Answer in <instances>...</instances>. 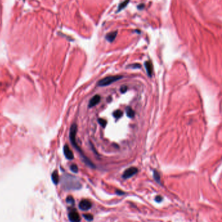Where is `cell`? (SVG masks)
<instances>
[{
  "label": "cell",
  "instance_id": "52a82bcc",
  "mask_svg": "<svg viewBox=\"0 0 222 222\" xmlns=\"http://www.w3.org/2000/svg\"><path fill=\"white\" fill-rule=\"evenodd\" d=\"M69 218L70 221H80V217L78 213L76 211H72L69 214Z\"/></svg>",
  "mask_w": 222,
  "mask_h": 222
},
{
  "label": "cell",
  "instance_id": "2e32d148",
  "mask_svg": "<svg viewBox=\"0 0 222 222\" xmlns=\"http://www.w3.org/2000/svg\"><path fill=\"white\" fill-rule=\"evenodd\" d=\"M98 121H99V123L100 124V125H101L102 127H105L107 125V121L106 120L104 119H99V120H98Z\"/></svg>",
  "mask_w": 222,
  "mask_h": 222
},
{
  "label": "cell",
  "instance_id": "277c9868",
  "mask_svg": "<svg viewBox=\"0 0 222 222\" xmlns=\"http://www.w3.org/2000/svg\"><path fill=\"white\" fill-rule=\"evenodd\" d=\"M138 171V168H136L135 167H131L130 168L125 170V171L124 172L123 175V177L124 179H129L132 177H133L134 175H136Z\"/></svg>",
  "mask_w": 222,
  "mask_h": 222
},
{
  "label": "cell",
  "instance_id": "8992f818",
  "mask_svg": "<svg viewBox=\"0 0 222 222\" xmlns=\"http://www.w3.org/2000/svg\"><path fill=\"white\" fill-rule=\"evenodd\" d=\"M63 152H64V154L66 158L71 160H73L74 158V154L72 151L71 150V149L69 148V147L67 145H65L63 147Z\"/></svg>",
  "mask_w": 222,
  "mask_h": 222
},
{
  "label": "cell",
  "instance_id": "ba28073f",
  "mask_svg": "<svg viewBox=\"0 0 222 222\" xmlns=\"http://www.w3.org/2000/svg\"><path fill=\"white\" fill-rule=\"evenodd\" d=\"M100 101V96L99 95H97L94 96L92 99L90 100L89 103V108H92L94 107L95 106H96L97 104H99Z\"/></svg>",
  "mask_w": 222,
  "mask_h": 222
},
{
  "label": "cell",
  "instance_id": "7402d4cb",
  "mask_svg": "<svg viewBox=\"0 0 222 222\" xmlns=\"http://www.w3.org/2000/svg\"><path fill=\"white\" fill-rule=\"evenodd\" d=\"M162 199H163V198H162V197H161V196H160V195L156 196V197H155V201H156L157 203L161 202V201H162Z\"/></svg>",
  "mask_w": 222,
  "mask_h": 222
},
{
  "label": "cell",
  "instance_id": "603a6c76",
  "mask_svg": "<svg viewBox=\"0 0 222 222\" xmlns=\"http://www.w3.org/2000/svg\"><path fill=\"white\" fill-rule=\"evenodd\" d=\"M144 7H145V5H144V4H140V5H138V8L139 9L141 10V9H143L144 8Z\"/></svg>",
  "mask_w": 222,
  "mask_h": 222
},
{
  "label": "cell",
  "instance_id": "9c48e42d",
  "mask_svg": "<svg viewBox=\"0 0 222 222\" xmlns=\"http://www.w3.org/2000/svg\"><path fill=\"white\" fill-rule=\"evenodd\" d=\"M145 69L147 72V74H148V76L149 77H151L152 75H153V66L151 61H146L145 63Z\"/></svg>",
  "mask_w": 222,
  "mask_h": 222
},
{
  "label": "cell",
  "instance_id": "ac0fdd59",
  "mask_svg": "<svg viewBox=\"0 0 222 222\" xmlns=\"http://www.w3.org/2000/svg\"><path fill=\"white\" fill-rule=\"evenodd\" d=\"M71 170L74 173H78V167L76 164H72L71 166Z\"/></svg>",
  "mask_w": 222,
  "mask_h": 222
},
{
  "label": "cell",
  "instance_id": "5bb4252c",
  "mask_svg": "<svg viewBox=\"0 0 222 222\" xmlns=\"http://www.w3.org/2000/svg\"><path fill=\"white\" fill-rule=\"evenodd\" d=\"M153 177L156 181L158 183H159V184H160V175L158 171H156L154 170L153 171Z\"/></svg>",
  "mask_w": 222,
  "mask_h": 222
},
{
  "label": "cell",
  "instance_id": "44dd1931",
  "mask_svg": "<svg viewBox=\"0 0 222 222\" xmlns=\"http://www.w3.org/2000/svg\"><path fill=\"white\" fill-rule=\"evenodd\" d=\"M127 89H128L127 87L123 86V87H121V92H122V93H125V92H126V91H127Z\"/></svg>",
  "mask_w": 222,
  "mask_h": 222
},
{
  "label": "cell",
  "instance_id": "cb8c5ba5",
  "mask_svg": "<svg viewBox=\"0 0 222 222\" xmlns=\"http://www.w3.org/2000/svg\"><path fill=\"white\" fill-rule=\"evenodd\" d=\"M117 194H119V195H123L125 193H124V192H120V191H117Z\"/></svg>",
  "mask_w": 222,
  "mask_h": 222
},
{
  "label": "cell",
  "instance_id": "8fae6325",
  "mask_svg": "<svg viewBox=\"0 0 222 222\" xmlns=\"http://www.w3.org/2000/svg\"><path fill=\"white\" fill-rule=\"evenodd\" d=\"M51 179L55 184H58L59 182V175L57 171H54L51 175Z\"/></svg>",
  "mask_w": 222,
  "mask_h": 222
},
{
  "label": "cell",
  "instance_id": "9a60e30c",
  "mask_svg": "<svg viewBox=\"0 0 222 222\" xmlns=\"http://www.w3.org/2000/svg\"><path fill=\"white\" fill-rule=\"evenodd\" d=\"M123 114V112L120 110H117L113 112V116H114V117H115L116 119H119L120 117H122Z\"/></svg>",
  "mask_w": 222,
  "mask_h": 222
},
{
  "label": "cell",
  "instance_id": "5b68a950",
  "mask_svg": "<svg viewBox=\"0 0 222 222\" xmlns=\"http://www.w3.org/2000/svg\"><path fill=\"white\" fill-rule=\"evenodd\" d=\"M92 205L91 203L90 202L89 200L87 199H83L80 201V203H79V208L81 209L82 210L87 211L89 210L91 208Z\"/></svg>",
  "mask_w": 222,
  "mask_h": 222
},
{
  "label": "cell",
  "instance_id": "3957f363",
  "mask_svg": "<svg viewBox=\"0 0 222 222\" xmlns=\"http://www.w3.org/2000/svg\"><path fill=\"white\" fill-rule=\"evenodd\" d=\"M123 78V76H111L106 77V78L100 79L99 82V83H98V86L100 87L110 86V84L114 83V82L118 80H120V79H122Z\"/></svg>",
  "mask_w": 222,
  "mask_h": 222
},
{
  "label": "cell",
  "instance_id": "d6986e66",
  "mask_svg": "<svg viewBox=\"0 0 222 222\" xmlns=\"http://www.w3.org/2000/svg\"><path fill=\"white\" fill-rule=\"evenodd\" d=\"M66 202L70 204H74V199L72 196H69L66 198Z\"/></svg>",
  "mask_w": 222,
  "mask_h": 222
},
{
  "label": "cell",
  "instance_id": "6da1fadb",
  "mask_svg": "<svg viewBox=\"0 0 222 222\" xmlns=\"http://www.w3.org/2000/svg\"><path fill=\"white\" fill-rule=\"evenodd\" d=\"M76 132H77V125L76 124H73L71 126V130H70V140H71V142L73 147L75 148L77 151H78L79 153H80L81 156H82V158H83L84 162L86 163L87 166H89L91 168H95V166H94V164L92 163V162L89 160L87 158V157L84 155L83 152L80 149V148L78 147V145H77L76 143Z\"/></svg>",
  "mask_w": 222,
  "mask_h": 222
},
{
  "label": "cell",
  "instance_id": "7c38bea8",
  "mask_svg": "<svg viewBox=\"0 0 222 222\" xmlns=\"http://www.w3.org/2000/svg\"><path fill=\"white\" fill-rule=\"evenodd\" d=\"M126 114H127L128 117H130V118H132L134 117V115H135V113H134V110L132 109L130 107L126 108Z\"/></svg>",
  "mask_w": 222,
  "mask_h": 222
},
{
  "label": "cell",
  "instance_id": "4fadbf2b",
  "mask_svg": "<svg viewBox=\"0 0 222 222\" xmlns=\"http://www.w3.org/2000/svg\"><path fill=\"white\" fill-rule=\"evenodd\" d=\"M129 1H130V0H125V1H123V3H121L119 5V9L117 10V12H119L121 11V10L125 9V7L127 6V5L129 3Z\"/></svg>",
  "mask_w": 222,
  "mask_h": 222
},
{
  "label": "cell",
  "instance_id": "7a4b0ae2",
  "mask_svg": "<svg viewBox=\"0 0 222 222\" xmlns=\"http://www.w3.org/2000/svg\"><path fill=\"white\" fill-rule=\"evenodd\" d=\"M62 184L66 190H76L82 188V184L76 177L70 175H64L62 178Z\"/></svg>",
  "mask_w": 222,
  "mask_h": 222
},
{
  "label": "cell",
  "instance_id": "e0dca14e",
  "mask_svg": "<svg viewBox=\"0 0 222 222\" xmlns=\"http://www.w3.org/2000/svg\"><path fill=\"white\" fill-rule=\"evenodd\" d=\"M83 216H84V218L86 219H87V221H91V220H92V219H93V216H92L91 214H84Z\"/></svg>",
  "mask_w": 222,
  "mask_h": 222
},
{
  "label": "cell",
  "instance_id": "ffe728a7",
  "mask_svg": "<svg viewBox=\"0 0 222 222\" xmlns=\"http://www.w3.org/2000/svg\"><path fill=\"white\" fill-rule=\"evenodd\" d=\"M128 67H131V68L132 69H139V68H141V64H139L138 63H136V64H131V65H129Z\"/></svg>",
  "mask_w": 222,
  "mask_h": 222
},
{
  "label": "cell",
  "instance_id": "30bf717a",
  "mask_svg": "<svg viewBox=\"0 0 222 222\" xmlns=\"http://www.w3.org/2000/svg\"><path fill=\"white\" fill-rule=\"evenodd\" d=\"M117 35V32H111L110 33H108V34H107L106 36V39L109 41L110 42H112L113 41H114V40L115 39Z\"/></svg>",
  "mask_w": 222,
  "mask_h": 222
}]
</instances>
